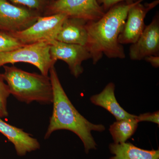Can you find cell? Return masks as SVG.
Wrapping results in <instances>:
<instances>
[{"instance_id":"cell-6","label":"cell","mask_w":159,"mask_h":159,"mask_svg":"<svg viewBox=\"0 0 159 159\" xmlns=\"http://www.w3.org/2000/svg\"><path fill=\"white\" fill-rule=\"evenodd\" d=\"M46 10V16L61 13L87 21L98 20L105 13L97 0H54Z\"/></svg>"},{"instance_id":"cell-17","label":"cell","mask_w":159,"mask_h":159,"mask_svg":"<svg viewBox=\"0 0 159 159\" xmlns=\"http://www.w3.org/2000/svg\"><path fill=\"white\" fill-rule=\"evenodd\" d=\"M2 74H0V118H6L8 116L7 99L10 92L7 84L4 82Z\"/></svg>"},{"instance_id":"cell-19","label":"cell","mask_w":159,"mask_h":159,"mask_svg":"<svg viewBox=\"0 0 159 159\" xmlns=\"http://www.w3.org/2000/svg\"><path fill=\"white\" fill-rule=\"evenodd\" d=\"M136 119L138 122H152L159 124V112L157 111L153 113H146L137 116Z\"/></svg>"},{"instance_id":"cell-5","label":"cell","mask_w":159,"mask_h":159,"mask_svg":"<svg viewBox=\"0 0 159 159\" xmlns=\"http://www.w3.org/2000/svg\"><path fill=\"white\" fill-rule=\"evenodd\" d=\"M65 14H56L39 16L34 24L23 31L9 33L23 45L56 40Z\"/></svg>"},{"instance_id":"cell-4","label":"cell","mask_w":159,"mask_h":159,"mask_svg":"<svg viewBox=\"0 0 159 159\" xmlns=\"http://www.w3.org/2000/svg\"><path fill=\"white\" fill-rule=\"evenodd\" d=\"M48 41L25 45L12 51L0 53V68L7 64L25 62L35 66L41 74L48 76L49 71L55 61L51 59Z\"/></svg>"},{"instance_id":"cell-15","label":"cell","mask_w":159,"mask_h":159,"mask_svg":"<svg viewBox=\"0 0 159 159\" xmlns=\"http://www.w3.org/2000/svg\"><path fill=\"white\" fill-rule=\"evenodd\" d=\"M136 118L117 120L110 125V132L114 143H124L133 136L138 127L139 122H137Z\"/></svg>"},{"instance_id":"cell-2","label":"cell","mask_w":159,"mask_h":159,"mask_svg":"<svg viewBox=\"0 0 159 159\" xmlns=\"http://www.w3.org/2000/svg\"><path fill=\"white\" fill-rule=\"evenodd\" d=\"M49 73L53 89V108L44 139H48L55 131L68 130L80 139L86 153L97 149V144L92 131L102 132L105 130V126L89 122L75 108L63 88L54 66L51 67Z\"/></svg>"},{"instance_id":"cell-13","label":"cell","mask_w":159,"mask_h":159,"mask_svg":"<svg viewBox=\"0 0 159 159\" xmlns=\"http://www.w3.org/2000/svg\"><path fill=\"white\" fill-rule=\"evenodd\" d=\"M116 86L113 83H108L102 92L90 97L94 105L103 107L113 115L117 120L134 119L136 116L129 113L122 108L115 96Z\"/></svg>"},{"instance_id":"cell-18","label":"cell","mask_w":159,"mask_h":159,"mask_svg":"<svg viewBox=\"0 0 159 159\" xmlns=\"http://www.w3.org/2000/svg\"><path fill=\"white\" fill-rule=\"evenodd\" d=\"M14 4L26 6L29 9L39 11L46 9L48 6V0H9Z\"/></svg>"},{"instance_id":"cell-9","label":"cell","mask_w":159,"mask_h":159,"mask_svg":"<svg viewBox=\"0 0 159 159\" xmlns=\"http://www.w3.org/2000/svg\"><path fill=\"white\" fill-rule=\"evenodd\" d=\"M137 3L129 10L119 42L121 44H133L137 41L145 29V19L148 11L159 4V0L150 3Z\"/></svg>"},{"instance_id":"cell-14","label":"cell","mask_w":159,"mask_h":159,"mask_svg":"<svg viewBox=\"0 0 159 159\" xmlns=\"http://www.w3.org/2000/svg\"><path fill=\"white\" fill-rule=\"evenodd\" d=\"M109 148L114 156L109 159H159V150H145L129 142L110 144Z\"/></svg>"},{"instance_id":"cell-11","label":"cell","mask_w":159,"mask_h":159,"mask_svg":"<svg viewBox=\"0 0 159 159\" xmlns=\"http://www.w3.org/2000/svg\"><path fill=\"white\" fill-rule=\"evenodd\" d=\"M0 133L14 145L18 155L23 157L28 152L39 149L37 139L23 129L6 123L0 118Z\"/></svg>"},{"instance_id":"cell-8","label":"cell","mask_w":159,"mask_h":159,"mask_svg":"<svg viewBox=\"0 0 159 159\" xmlns=\"http://www.w3.org/2000/svg\"><path fill=\"white\" fill-rule=\"evenodd\" d=\"M51 59L56 62L62 60L68 66L71 74L76 78L83 73L82 62L91 59V54L85 47L66 43L56 40L48 41Z\"/></svg>"},{"instance_id":"cell-1","label":"cell","mask_w":159,"mask_h":159,"mask_svg":"<svg viewBox=\"0 0 159 159\" xmlns=\"http://www.w3.org/2000/svg\"><path fill=\"white\" fill-rule=\"evenodd\" d=\"M144 1L119 3L109 9L98 20L87 21L88 39L85 47L91 54L93 64L97 63L103 54L110 58H125L124 48L119 42V35L129 10Z\"/></svg>"},{"instance_id":"cell-10","label":"cell","mask_w":159,"mask_h":159,"mask_svg":"<svg viewBox=\"0 0 159 159\" xmlns=\"http://www.w3.org/2000/svg\"><path fill=\"white\" fill-rule=\"evenodd\" d=\"M151 55H159V15L157 13L150 24L145 26L139 39L129 50L131 60L140 61Z\"/></svg>"},{"instance_id":"cell-3","label":"cell","mask_w":159,"mask_h":159,"mask_svg":"<svg viewBox=\"0 0 159 159\" xmlns=\"http://www.w3.org/2000/svg\"><path fill=\"white\" fill-rule=\"evenodd\" d=\"M3 79L7 83L10 94L21 102L43 104L52 103L53 89L50 77L43 74L26 72L14 66H4Z\"/></svg>"},{"instance_id":"cell-12","label":"cell","mask_w":159,"mask_h":159,"mask_svg":"<svg viewBox=\"0 0 159 159\" xmlns=\"http://www.w3.org/2000/svg\"><path fill=\"white\" fill-rule=\"evenodd\" d=\"M87 22L82 19L67 17L61 27L56 40L85 47L88 39Z\"/></svg>"},{"instance_id":"cell-21","label":"cell","mask_w":159,"mask_h":159,"mask_svg":"<svg viewBox=\"0 0 159 159\" xmlns=\"http://www.w3.org/2000/svg\"><path fill=\"white\" fill-rule=\"evenodd\" d=\"M144 60L149 63L153 67L157 68L159 67V55H151L145 57Z\"/></svg>"},{"instance_id":"cell-7","label":"cell","mask_w":159,"mask_h":159,"mask_svg":"<svg viewBox=\"0 0 159 159\" xmlns=\"http://www.w3.org/2000/svg\"><path fill=\"white\" fill-rule=\"evenodd\" d=\"M37 11L0 0V31L11 33L29 28L37 20Z\"/></svg>"},{"instance_id":"cell-16","label":"cell","mask_w":159,"mask_h":159,"mask_svg":"<svg viewBox=\"0 0 159 159\" xmlns=\"http://www.w3.org/2000/svg\"><path fill=\"white\" fill-rule=\"evenodd\" d=\"M24 45L8 32L0 31V53L12 51Z\"/></svg>"},{"instance_id":"cell-20","label":"cell","mask_w":159,"mask_h":159,"mask_svg":"<svg viewBox=\"0 0 159 159\" xmlns=\"http://www.w3.org/2000/svg\"><path fill=\"white\" fill-rule=\"evenodd\" d=\"M99 5L102 7L105 12L108 11L113 6L119 3L125 2H135L138 0H97Z\"/></svg>"}]
</instances>
